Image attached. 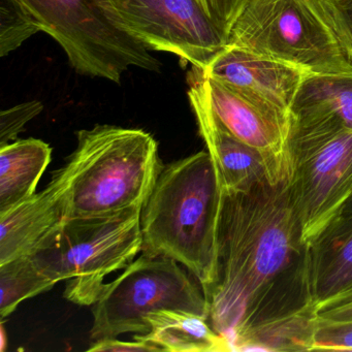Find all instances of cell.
<instances>
[{
	"label": "cell",
	"mask_w": 352,
	"mask_h": 352,
	"mask_svg": "<svg viewBox=\"0 0 352 352\" xmlns=\"http://www.w3.org/2000/svg\"><path fill=\"white\" fill-rule=\"evenodd\" d=\"M1 351L6 349L7 347V336H6L5 329H3V325H1Z\"/></svg>",
	"instance_id": "4316f807"
},
{
	"label": "cell",
	"mask_w": 352,
	"mask_h": 352,
	"mask_svg": "<svg viewBox=\"0 0 352 352\" xmlns=\"http://www.w3.org/2000/svg\"><path fill=\"white\" fill-rule=\"evenodd\" d=\"M318 319L324 323L352 322V302L319 312Z\"/></svg>",
	"instance_id": "484cf974"
},
{
	"label": "cell",
	"mask_w": 352,
	"mask_h": 352,
	"mask_svg": "<svg viewBox=\"0 0 352 352\" xmlns=\"http://www.w3.org/2000/svg\"><path fill=\"white\" fill-rule=\"evenodd\" d=\"M78 145L52 180L67 219L143 207L164 164L158 144L142 129L96 125L78 131Z\"/></svg>",
	"instance_id": "3957f363"
},
{
	"label": "cell",
	"mask_w": 352,
	"mask_h": 352,
	"mask_svg": "<svg viewBox=\"0 0 352 352\" xmlns=\"http://www.w3.org/2000/svg\"><path fill=\"white\" fill-rule=\"evenodd\" d=\"M222 193L209 152L164 166L142 209V253L175 259L203 286L218 279V223Z\"/></svg>",
	"instance_id": "7a4b0ae2"
},
{
	"label": "cell",
	"mask_w": 352,
	"mask_h": 352,
	"mask_svg": "<svg viewBox=\"0 0 352 352\" xmlns=\"http://www.w3.org/2000/svg\"><path fill=\"white\" fill-rule=\"evenodd\" d=\"M195 67L212 113L222 126L261 156L267 180L289 185L292 180V118L283 112L259 104L234 91Z\"/></svg>",
	"instance_id": "30bf717a"
},
{
	"label": "cell",
	"mask_w": 352,
	"mask_h": 352,
	"mask_svg": "<svg viewBox=\"0 0 352 352\" xmlns=\"http://www.w3.org/2000/svg\"><path fill=\"white\" fill-rule=\"evenodd\" d=\"M228 45L308 74L352 72L318 0H250L234 23Z\"/></svg>",
	"instance_id": "8992f818"
},
{
	"label": "cell",
	"mask_w": 352,
	"mask_h": 352,
	"mask_svg": "<svg viewBox=\"0 0 352 352\" xmlns=\"http://www.w3.org/2000/svg\"><path fill=\"white\" fill-rule=\"evenodd\" d=\"M352 351V322L324 323L319 321L313 351Z\"/></svg>",
	"instance_id": "cb8c5ba5"
},
{
	"label": "cell",
	"mask_w": 352,
	"mask_h": 352,
	"mask_svg": "<svg viewBox=\"0 0 352 352\" xmlns=\"http://www.w3.org/2000/svg\"><path fill=\"white\" fill-rule=\"evenodd\" d=\"M188 98L197 118L199 135L211 156L222 195L248 192L269 182L259 154L226 131L208 104L195 69L187 76Z\"/></svg>",
	"instance_id": "4fadbf2b"
},
{
	"label": "cell",
	"mask_w": 352,
	"mask_h": 352,
	"mask_svg": "<svg viewBox=\"0 0 352 352\" xmlns=\"http://www.w3.org/2000/svg\"><path fill=\"white\" fill-rule=\"evenodd\" d=\"M204 11L218 28L230 36L238 18L250 0H197Z\"/></svg>",
	"instance_id": "603a6c76"
},
{
	"label": "cell",
	"mask_w": 352,
	"mask_h": 352,
	"mask_svg": "<svg viewBox=\"0 0 352 352\" xmlns=\"http://www.w3.org/2000/svg\"><path fill=\"white\" fill-rule=\"evenodd\" d=\"M67 55L80 75L120 84L129 67L160 72L162 63L124 30L109 0H16Z\"/></svg>",
	"instance_id": "277c9868"
},
{
	"label": "cell",
	"mask_w": 352,
	"mask_h": 352,
	"mask_svg": "<svg viewBox=\"0 0 352 352\" xmlns=\"http://www.w3.org/2000/svg\"><path fill=\"white\" fill-rule=\"evenodd\" d=\"M160 310H181L210 318V302L199 280L166 256H141L118 278L106 283L94 304L90 337L94 341L122 333L145 335L147 316Z\"/></svg>",
	"instance_id": "52a82bcc"
},
{
	"label": "cell",
	"mask_w": 352,
	"mask_h": 352,
	"mask_svg": "<svg viewBox=\"0 0 352 352\" xmlns=\"http://www.w3.org/2000/svg\"><path fill=\"white\" fill-rule=\"evenodd\" d=\"M118 21L148 50L206 71L228 38L197 0H109Z\"/></svg>",
	"instance_id": "9c48e42d"
},
{
	"label": "cell",
	"mask_w": 352,
	"mask_h": 352,
	"mask_svg": "<svg viewBox=\"0 0 352 352\" xmlns=\"http://www.w3.org/2000/svg\"><path fill=\"white\" fill-rule=\"evenodd\" d=\"M142 209L67 219L56 240L32 256L55 283L69 280L67 300L94 305L106 285L104 278L125 269L142 252Z\"/></svg>",
	"instance_id": "5b68a950"
},
{
	"label": "cell",
	"mask_w": 352,
	"mask_h": 352,
	"mask_svg": "<svg viewBox=\"0 0 352 352\" xmlns=\"http://www.w3.org/2000/svg\"><path fill=\"white\" fill-rule=\"evenodd\" d=\"M352 65V0H318Z\"/></svg>",
	"instance_id": "7402d4cb"
},
{
	"label": "cell",
	"mask_w": 352,
	"mask_h": 352,
	"mask_svg": "<svg viewBox=\"0 0 352 352\" xmlns=\"http://www.w3.org/2000/svg\"><path fill=\"white\" fill-rule=\"evenodd\" d=\"M67 220L63 195L51 180L40 192L0 213V265L50 246Z\"/></svg>",
	"instance_id": "5bb4252c"
},
{
	"label": "cell",
	"mask_w": 352,
	"mask_h": 352,
	"mask_svg": "<svg viewBox=\"0 0 352 352\" xmlns=\"http://www.w3.org/2000/svg\"><path fill=\"white\" fill-rule=\"evenodd\" d=\"M306 247L289 185L265 182L248 192L222 195L218 279L208 296L212 327L228 340Z\"/></svg>",
	"instance_id": "6da1fadb"
},
{
	"label": "cell",
	"mask_w": 352,
	"mask_h": 352,
	"mask_svg": "<svg viewBox=\"0 0 352 352\" xmlns=\"http://www.w3.org/2000/svg\"><path fill=\"white\" fill-rule=\"evenodd\" d=\"M290 118L292 129L352 131V72L306 75L290 107Z\"/></svg>",
	"instance_id": "2e32d148"
},
{
	"label": "cell",
	"mask_w": 352,
	"mask_h": 352,
	"mask_svg": "<svg viewBox=\"0 0 352 352\" xmlns=\"http://www.w3.org/2000/svg\"><path fill=\"white\" fill-rule=\"evenodd\" d=\"M44 110V104L38 100H30L7 109L0 113V147L17 139L25 125Z\"/></svg>",
	"instance_id": "44dd1931"
},
{
	"label": "cell",
	"mask_w": 352,
	"mask_h": 352,
	"mask_svg": "<svg viewBox=\"0 0 352 352\" xmlns=\"http://www.w3.org/2000/svg\"><path fill=\"white\" fill-rule=\"evenodd\" d=\"M52 160V148L42 140H17L0 147V213L36 193Z\"/></svg>",
	"instance_id": "ac0fdd59"
},
{
	"label": "cell",
	"mask_w": 352,
	"mask_h": 352,
	"mask_svg": "<svg viewBox=\"0 0 352 352\" xmlns=\"http://www.w3.org/2000/svg\"><path fill=\"white\" fill-rule=\"evenodd\" d=\"M292 206L309 245L352 197V131L338 127L292 129Z\"/></svg>",
	"instance_id": "ba28073f"
},
{
	"label": "cell",
	"mask_w": 352,
	"mask_h": 352,
	"mask_svg": "<svg viewBox=\"0 0 352 352\" xmlns=\"http://www.w3.org/2000/svg\"><path fill=\"white\" fill-rule=\"evenodd\" d=\"M342 212H352V197L349 199V201L346 204L345 208H344Z\"/></svg>",
	"instance_id": "83f0119b"
},
{
	"label": "cell",
	"mask_w": 352,
	"mask_h": 352,
	"mask_svg": "<svg viewBox=\"0 0 352 352\" xmlns=\"http://www.w3.org/2000/svg\"><path fill=\"white\" fill-rule=\"evenodd\" d=\"M307 263L318 313L352 302V212H342L307 245Z\"/></svg>",
	"instance_id": "9a60e30c"
},
{
	"label": "cell",
	"mask_w": 352,
	"mask_h": 352,
	"mask_svg": "<svg viewBox=\"0 0 352 352\" xmlns=\"http://www.w3.org/2000/svg\"><path fill=\"white\" fill-rule=\"evenodd\" d=\"M88 351L92 352H150L158 351L154 346L149 345L145 342H124L117 338L113 339L96 340L88 348Z\"/></svg>",
	"instance_id": "d4e9b609"
},
{
	"label": "cell",
	"mask_w": 352,
	"mask_h": 352,
	"mask_svg": "<svg viewBox=\"0 0 352 352\" xmlns=\"http://www.w3.org/2000/svg\"><path fill=\"white\" fill-rule=\"evenodd\" d=\"M32 256L0 265V316H10L23 300L54 287Z\"/></svg>",
	"instance_id": "d6986e66"
},
{
	"label": "cell",
	"mask_w": 352,
	"mask_h": 352,
	"mask_svg": "<svg viewBox=\"0 0 352 352\" xmlns=\"http://www.w3.org/2000/svg\"><path fill=\"white\" fill-rule=\"evenodd\" d=\"M318 327L308 286L292 284L257 304L228 341L232 351H313Z\"/></svg>",
	"instance_id": "8fae6325"
},
{
	"label": "cell",
	"mask_w": 352,
	"mask_h": 352,
	"mask_svg": "<svg viewBox=\"0 0 352 352\" xmlns=\"http://www.w3.org/2000/svg\"><path fill=\"white\" fill-rule=\"evenodd\" d=\"M38 32L16 0H0V56H7Z\"/></svg>",
	"instance_id": "ffe728a7"
},
{
	"label": "cell",
	"mask_w": 352,
	"mask_h": 352,
	"mask_svg": "<svg viewBox=\"0 0 352 352\" xmlns=\"http://www.w3.org/2000/svg\"><path fill=\"white\" fill-rule=\"evenodd\" d=\"M209 318L181 310H160L150 313V331L135 336L137 341L154 346L158 351H232L230 342L208 323Z\"/></svg>",
	"instance_id": "e0dca14e"
},
{
	"label": "cell",
	"mask_w": 352,
	"mask_h": 352,
	"mask_svg": "<svg viewBox=\"0 0 352 352\" xmlns=\"http://www.w3.org/2000/svg\"><path fill=\"white\" fill-rule=\"evenodd\" d=\"M205 73L250 100L287 113L308 75L298 67L228 45Z\"/></svg>",
	"instance_id": "7c38bea8"
}]
</instances>
